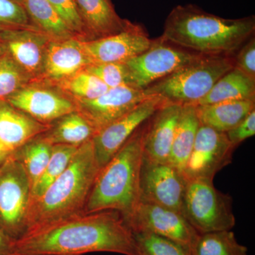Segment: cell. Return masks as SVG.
Instances as JSON below:
<instances>
[{
    "mask_svg": "<svg viewBox=\"0 0 255 255\" xmlns=\"http://www.w3.org/2000/svg\"><path fill=\"white\" fill-rule=\"evenodd\" d=\"M15 251L40 255L101 252L138 255L131 229L116 211L82 213L37 228L15 242Z\"/></svg>",
    "mask_w": 255,
    "mask_h": 255,
    "instance_id": "1",
    "label": "cell"
},
{
    "mask_svg": "<svg viewBox=\"0 0 255 255\" xmlns=\"http://www.w3.org/2000/svg\"><path fill=\"white\" fill-rule=\"evenodd\" d=\"M255 31V16L231 19L194 4L178 5L166 18L161 38L199 54L232 55Z\"/></svg>",
    "mask_w": 255,
    "mask_h": 255,
    "instance_id": "2",
    "label": "cell"
},
{
    "mask_svg": "<svg viewBox=\"0 0 255 255\" xmlns=\"http://www.w3.org/2000/svg\"><path fill=\"white\" fill-rule=\"evenodd\" d=\"M100 169L92 140L80 145L63 173L28 204L26 233L84 213Z\"/></svg>",
    "mask_w": 255,
    "mask_h": 255,
    "instance_id": "3",
    "label": "cell"
},
{
    "mask_svg": "<svg viewBox=\"0 0 255 255\" xmlns=\"http://www.w3.org/2000/svg\"><path fill=\"white\" fill-rule=\"evenodd\" d=\"M146 124L134 132L114 157L101 168L84 213L116 211L127 223L140 202V178Z\"/></svg>",
    "mask_w": 255,
    "mask_h": 255,
    "instance_id": "4",
    "label": "cell"
},
{
    "mask_svg": "<svg viewBox=\"0 0 255 255\" xmlns=\"http://www.w3.org/2000/svg\"><path fill=\"white\" fill-rule=\"evenodd\" d=\"M233 68L231 55H203L144 90L169 103L195 106Z\"/></svg>",
    "mask_w": 255,
    "mask_h": 255,
    "instance_id": "5",
    "label": "cell"
},
{
    "mask_svg": "<svg viewBox=\"0 0 255 255\" xmlns=\"http://www.w3.org/2000/svg\"><path fill=\"white\" fill-rule=\"evenodd\" d=\"M182 214L199 234L231 231L236 225L231 196L218 190L211 179L187 181Z\"/></svg>",
    "mask_w": 255,
    "mask_h": 255,
    "instance_id": "6",
    "label": "cell"
},
{
    "mask_svg": "<svg viewBox=\"0 0 255 255\" xmlns=\"http://www.w3.org/2000/svg\"><path fill=\"white\" fill-rule=\"evenodd\" d=\"M31 190L27 174L12 154L0 167V230L14 241L26 233Z\"/></svg>",
    "mask_w": 255,
    "mask_h": 255,
    "instance_id": "7",
    "label": "cell"
},
{
    "mask_svg": "<svg viewBox=\"0 0 255 255\" xmlns=\"http://www.w3.org/2000/svg\"><path fill=\"white\" fill-rule=\"evenodd\" d=\"M175 46L162 38L141 54L125 62L130 87L144 90L202 56Z\"/></svg>",
    "mask_w": 255,
    "mask_h": 255,
    "instance_id": "8",
    "label": "cell"
},
{
    "mask_svg": "<svg viewBox=\"0 0 255 255\" xmlns=\"http://www.w3.org/2000/svg\"><path fill=\"white\" fill-rule=\"evenodd\" d=\"M6 101L46 125L78 111L71 97L55 84L43 80H32Z\"/></svg>",
    "mask_w": 255,
    "mask_h": 255,
    "instance_id": "9",
    "label": "cell"
},
{
    "mask_svg": "<svg viewBox=\"0 0 255 255\" xmlns=\"http://www.w3.org/2000/svg\"><path fill=\"white\" fill-rule=\"evenodd\" d=\"M127 225L132 233H152L176 242L189 252L199 235L182 213L140 201Z\"/></svg>",
    "mask_w": 255,
    "mask_h": 255,
    "instance_id": "10",
    "label": "cell"
},
{
    "mask_svg": "<svg viewBox=\"0 0 255 255\" xmlns=\"http://www.w3.org/2000/svg\"><path fill=\"white\" fill-rule=\"evenodd\" d=\"M187 180L184 174L167 162L142 159L140 178V201L182 213Z\"/></svg>",
    "mask_w": 255,
    "mask_h": 255,
    "instance_id": "11",
    "label": "cell"
},
{
    "mask_svg": "<svg viewBox=\"0 0 255 255\" xmlns=\"http://www.w3.org/2000/svg\"><path fill=\"white\" fill-rule=\"evenodd\" d=\"M235 147L226 133L201 125L191 155L183 171L186 180L207 179L231 163Z\"/></svg>",
    "mask_w": 255,
    "mask_h": 255,
    "instance_id": "12",
    "label": "cell"
},
{
    "mask_svg": "<svg viewBox=\"0 0 255 255\" xmlns=\"http://www.w3.org/2000/svg\"><path fill=\"white\" fill-rule=\"evenodd\" d=\"M165 102H167L157 97L149 99L97 132L92 142L96 159L100 168Z\"/></svg>",
    "mask_w": 255,
    "mask_h": 255,
    "instance_id": "13",
    "label": "cell"
},
{
    "mask_svg": "<svg viewBox=\"0 0 255 255\" xmlns=\"http://www.w3.org/2000/svg\"><path fill=\"white\" fill-rule=\"evenodd\" d=\"M153 41L145 28L130 22L125 29L115 34L82 41V46L90 64L125 63L148 49Z\"/></svg>",
    "mask_w": 255,
    "mask_h": 255,
    "instance_id": "14",
    "label": "cell"
},
{
    "mask_svg": "<svg viewBox=\"0 0 255 255\" xmlns=\"http://www.w3.org/2000/svg\"><path fill=\"white\" fill-rule=\"evenodd\" d=\"M152 97L154 96L148 95L144 90L121 86L110 88L93 100L75 102L78 112L99 132Z\"/></svg>",
    "mask_w": 255,
    "mask_h": 255,
    "instance_id": "15",
    "label": "cell"
},
{
    "mask_svg": "<svg viewBox=\"0 0 255 255\" xmlns=\"http://www.w3.org/2000/svg\"><path fill=\"white\" fill-rule=\"evenodd\" d=\"M50 41L38 30L20 28L0 32V44L5 53L33 80L41 77Z\"/></svg>",
    "mask_w": 255,
    "mask_h": 255,
    "instance_id": "16",
    "label": "cell"
},
{
    "mask_svg": "<svg viewBox=\"0 0 255 255\" xmlns=\"http://www.w3.org/2000/svg\"><path fill=\"white\" fill-rule=\"evenodd\" d=\"M182 105L165 102L146 124L143 158L154 162H168Z\"/></svg>",
    "mask_w": 255,
    "mask_h": 255,
    "instance_id": "17",
    "label": "cell"
},
{
    "mask_svg": "<svg viewBox=\"0 0 255 255\" xmlns=\"http://www.w3.org/2000/svg\"><path fill=\"white\" fill-rule=\"evenodd\" d=\"M90 65L82 46V40L77 37L50 41L47 48L43 72L36 80H43L57 84L81 71Z\"/></svg>",
    "mask_w": 255,
    "mask_h": 255,
    "instance_id": "18",
    "label": "cell"
},
{
    "mask_svg": "<svg viewBox=\"0 0 255 255\" xmlns=\"http://www.w3.org/2000/svg\"><path fill=\"white\" fill-rule=\"evenodd\" d=\"M7 101H0V142L11 153L49 128Z\"/></svg>",
    "mask_w": 255,
    "mask_h": 255,
    "instance_id": "19",
    "label": "cell"
},
{
    "mask_svg": "<svg viewBox=\"0 0 255 255\" xmlns=\"http://www.w3.org/2000/svg\"><path fill=\"white\" fill-rule=\"evenodd\" d=\"M88 41L123 31L131 21L121 18L112 0H75Z\"/></svg>",
    "mask_w": 255,
    "mask_h": 255,
    "instance_id": "20",
    "label": "cell"
},
{
    "mask_svg": "<svg viewBox=\"0 0 255 255\" xmlns=\"http://www.w3.org/2000/svg\"><path fill=\"white\" fill-rule=\"evenodd\" d=\"M195 107L201 125L226 133L255 110V100L229 101Z\"/></svg>",
    "mask_w": 255,
    "mask_h": 255,
    "instance_id": "21",
    "label": "cell"
},
{
    "mask_svg": "<svg viewBox=\"0 0 255 255\" xmlns=\"http://www.w3.org/2000/svg\"><path fill=\"white\" fill-rule=\"evenodd\" d=\"M97 130L78 111L63 116L50 124L42 136L51 145L80 147L92 140Z\"/></svg>",
    "mask_w": 255,
    "mask_h": 255,
    "instance_id": "22",
    "label": "cell"
},
{
    "mask_svg": "<svg viewBox=\"0 0 255 255\" xmlns=\"http://www.w3.org/2000/svg\"><path fill=\"white\" fill-rule=\"evenodd\" d=\"M246 100H255V79L234 67L223 75L195 106Z\"/></svg>",
    "mask_w": 255,
    "mask_h": 255,
    "instance_id": "23",
    "label": "cell"
},
{
    "mask_svg": "<svg viewBox=\"0 0 255 255\" xmlns=\"http://www.w3.org/2000/svg\"><path fill=\"white\" fill-rule=\"evenodd\" d=\"M200 126L195 106L183 105L167 162L182 173Z\"/></svg>",
    "mask_w": 255,
    "mask_h": 255,
    "instance_id": "24",
    "label": "cell"
},
{
    "mask_svg": "<svg viewBox=\"0 0 255 255\" xmlns=\"http://www.w3.org/2000/svg\"><path fill=\"white\" fill-rule=\"evenodd\" d=\"M22 5L33 26L52 41L77 37L64 23L48 0H24Z\"/></svg>",
    "mask_w": 255,
    "mask_h": 255,
    "instance_id": "25",
    "label": "cell"
},
{
    "mask_svg": "<svg viewBox=\"0 0 255 255\" xmlns=\"http://www.w3.org/2000/svg\"><path fill=\"white\" fill-rule=\"evenodd\" d=\"M53 146L41 134L13 152L14 158L21 163L27 174L31 187L49 162Z\"/></svg>",
    "mask_w": 255,
    "mask_h": 255,
    "instance_id": "26",
    "label": "cell"
},
{
    "mask_svg": "<svg viewBox=\"0 0 255 255\" xmlns=\"http://www.w3.org/2000/svg\"><path fill=\"white\" fill-rule=\"evenodd\" d=\"M191 255H248L231 231L199 234L190 251Z\"/></svg>",
    "mask_w": 255,
    "mask_h": 255,
    "instance_id": "27",
    "label": "cell"
},
{
    "mask_svg": "<svg viewBox=\"0 0 255 255\" xmlns=\"http://www.w3.org/2000/svg\"><path fill=\"white\" fill-rule=\"evenodd\" d=\"M79 147L67 145L53 146L49 162L31 187L29 203L40 197L48 187L68 167Z\"/></svg>",
    "mask_w": 255,
    "mask_h": 255,
    "instance_id": "28",
    "label": "cell"
},
{
    "mask_svg": "<svg viewBox=\"0 0 255 255\" xmlns=\"http://www.w3.org/2000/svg\"><path fill=\"white\" fill-rule=\"evenodd\" d=\"M55 85L74 101L93 100L110 89L85 69Z\"/></svg>",
    "mask_w": 255,
    "mask_h": 255,
    "instance_id": "29",
    "label": "cell"
},
{
    "mask_svg": "<svg viewBox=\"0 0 255 255\" xmlns=\"http://www.w3.org/2000/svg\"><path fill=\"white\" fill-rule=\"evenodd\" d=\"M33 80L9 55L0 58V101L6 100Z\"/></svg>",
    "mask_w": 255,
    "mask_h": 255,
    "instance_id": "30",
    "label": "cell"
},
{
    "mask_svg": "<svg viewBox=\"0 0 255 255\" xmlns=\"http://www.w3.org/2000/svg\"><path fill=\"white\" fill-rule=\"evenodd\" d=\"M133 233L138 255H191L176 242L146 232Z\"/></svg>",
    "mask_w": 255,
    "mask_h": 255,
    "instance_id": "31",
    "label": "cell"
},
{
    "mask_svg": "<svg viewBox=\"0 0 255 255\" xmlns=\"http://www.w3.org/2000/svg\"><path fill=\"white\" fill-rule=\"evenodd\" d=\"M20 28L38 30L30 21L22 4L16 0H0V32Z\"/></svg>",
    "mask_w": 255,
    "mask_h": 255,
    "instance_id": "32",
    "label": "cell"
},
{
    "mask_svg": "<svg viewBox=\"0 0 255 255\" xmlns=\"http://www.w3.org/2000/svg\"><path fill=\"white\" fill-rule=\"evenodd\" d=\"M85 70L100 79L109 88L130 87L128 71L125 63L90 64Z\"/></svg>",
    "mask_w": 255,
    "mask_h": 255,
    "instance_id": "33",
    "label": "cell"
},
{
    "mask_svg": "<svg viewBox=\"0 0 255 255\" xmlns=\"http://www.w3.org/2000/svg\"><path fill=\"white\" fill-rule=\"evenodd\" d=\"M48 1L75 36L82 41H88L75 0H48Z\"/></svg>",
    "mask_w": 255,
    "mask_h": 255,
    "instance_id": "34",
    "label": "cell"
},
{
    "mask_svg": "<svg viewBox=\"0 0 255 255\" xmlns=\"http://www.w3.org/2000/svg\"><path fill=\"white\" fill-rule=\"evenodd\" d=\"M237 51L236 56L233 57L235 68L255 79V35L251 37Z\"/></svg>",
    "mask_w": 255,
    "mask_h": 255,
    "instance_id": "35",
    "label": "cell"
},
{
    "mask_svg": "<svg viewBox=\"0 0 255 255\" xmlns=\"http://www.w3.org/2000/svg\"><path fill=\"white\" fill-rule=\"evenodd\" d=\"M255 134V110L251 112L243 121L226 132L228 140L236 148L241 142L254 136Z\"/></svg>",
    "mask_w": 255,
    "mask_h": 255,
    "instance_id": "36",
    "label": "cell"
},
{
    "mask_svg": "<svg viewBox=\"0 0 255 255\" xmlns=\"http://www.w3.org/2000/svg\"><path fill=\"white\" fill-rule=\"evenodd\" d=\"M14 239L0 230V255H10L15 252Z\"/></svg>",
    "mask_w": 255,
    "mask_h": 255,
    "instance_id": "37",
    "label": "cell"
},
{
    "mask_svg": "<svg viewBox=\"0 0 255 255\" xmlns=\"http://www.w3.org/2000/svg\"><path fill=\"white\" fill-rule=\"evenodd\" d=\"M12 154L7 149L5 148L0 142V167H1L9 159Z\"/></svg>",
    "mask_w": 255,
    "mask_h": 255,
    "instance_id": "38",
    "label": "cell"
},
{
    "mask_svg": "<svg viewBox=\"0 0 255 255\" xmlns=\"http://www.w3.org/2000/svg\"><path fill=\"white\" fill-rule=\"evenodd\" d=\"M5 51L4 50V48H3L2 46H1V44H0V58H1V57L3 56V55H4Z\"/></svg>",
    "mask_w": 255,
    "mask_h": 255,
    "instance_id": "39",
    "label": "cell"
},
{
    "mask_svg": "<svg viewBox=\"0 0 255 255\" xmlns=\"http://www.w3.org/2000/svg\"><path fill=\"white\" fill-rule=\"evenodd\" d=\"M10 255H28V254H23V253H18V252L15 251L14 253L11 254Z\"/></svg>",
    "mask_w": 255,
    "mask_h": 255,
    "instance_id": "40",
    "label": "cell"
},
{
    "mask_svg": "<svg viewBox=\"0 0 255 255\" xmlns=\"http://www.w3.org/2000/svg\"><path fill=\"white\" fill-rule=\"evenodd\" d=\"M16 1H18V2H19L20 4H22L23 1H24V0H16Z\"/></svg>",
    "mask_w": 255,
    "mask_h": 255,
    "instance_id": "41",
    "label": "cell"
}]
</instances>
